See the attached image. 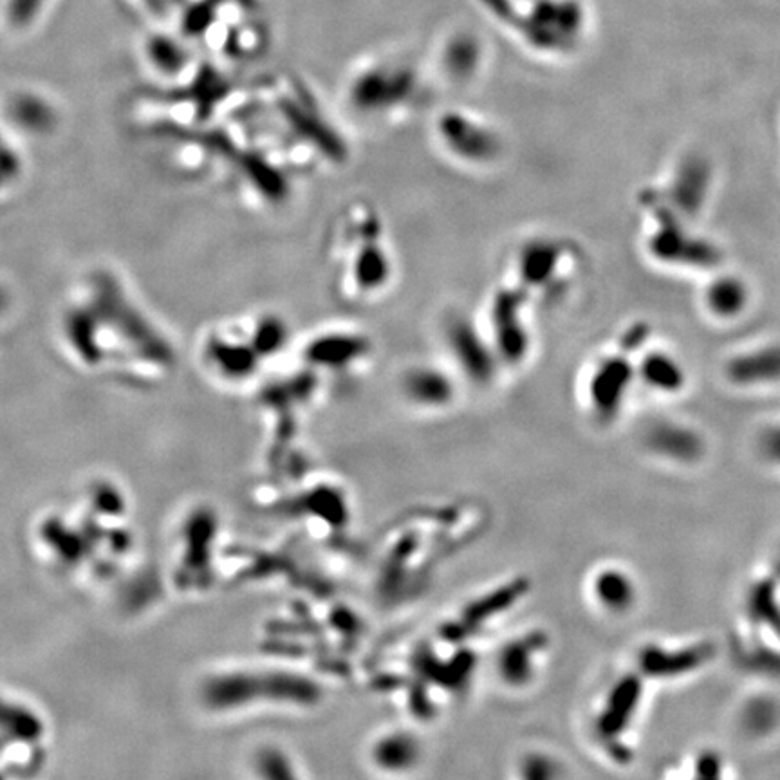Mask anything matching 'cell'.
Instances as JSON below:
<instances>
[{
  "mask_svg": "<svg viewBox=\"0 0 780 780\" xmlns=\"http://www.w3.org/2000/svg\"><path fill=\"white\" fill-rule=\"evenodd\" d=\"M258 769L264 776H269V778L294 776V773L291 771L289 758L278 749H265L264 753H260Z\"/></svg>",
  "mask_w": 780,
  "mask_h": 780,
  "instance_id": "25",
  "label": "cell"
},
{
  "mask_svg": "<svg viewBox=\"0 0 780 780\" xmlns=\"http://www.w3.org/2000/svg\"><path fill=\"white\" fill-rule=\"evenodd\" d=\"M551 758L542 755H531L522 762V776L525 778H551L558 775Z\"/></svg>",
  "mask_w": 780,
  "mask_h": 780,
  "instance_id": "26",
  "label": "cell"
},
{
  "mask_svg": "<svg viewBox=\"0 0 780 780\" xmlns=\"http://www.w3.org/2000/svg\"><path fill=\"white\" fill-rule=\"evenodd\" d=\"M482 61L480 42L466 32L451 36L441 52L442 74L453 83H466L475 78Z\"/></svg>",
  "mask_w": 780,
  "mask_h": 780,
  "instance_id": "15",
  "label": "cell"
},
{
  "mask_svg": "<svg viewBox=\"0 0 780 780\" xmlns=\"http://www.w3.org/2000/svg\"><path fill=\"white\" fill-rule=\"evenodd\" d=\"M655 218L657 226L648 237V249L654 258L690 267H715L719 264V249L708 240L690 235L684 218L672 208L664 206V213L655 211Z\"/></svg>",
  "mask_w": 780,
  "mask_h": 780,
  "instance_id": "8",
  "label": "cell"
},
{
  "mask_svg": "<svg viewBox=\"0 0 780 780\" xmlns=\"http://www.w3.org/2000/svg\"><path fill=\"white\" fill-rule=\"evenodd\" d=\"M636 376L652 390L663 394L679 392L684 386L686 374L675 356L666 350H648L636 365Z\"/></svg>",
  "mask_w": 780,
  "mask_h": 780,
  "instance_id": "16",
  "label": "cell"
},
{
  "mask_svg": "<svg viewBox=\"0 0 780 780\" xmlns=\"http://www.w3.org/2000/svg\"><path fill=\"white\" fill-rule=\"evenodd\" d=\"M728 377L737 385H764L780 381V345L746 350L729 359Z\"/></svg>",
  "mask_w": 780,
  "mask_h": 780,
  "instance_id": "14",
  "label": "cell"
},
{
  "mask_svg": "<svg viewBox=\"0 0 780 780\" xmlns=\"http://www.w3.org/2000/svg\"><path fill=\"white\" fill-rule=\"evenodd\" d=\"M715 766H717V758H715L713 755H706V757L699 762V767H701V771H702L704 776H715V773L711 771V767H715Z\"/></svg>",
  "mask_w": 780,
  "mask_h": 780,
  "instance_id": "28",
  "label": "cell"
},
{
  "mask_svg": "<svg viewBox=\"0 0 780 780\" xmlns=\"http://www.w3.org/2000/svg\"><path fill=\"white\" fill-rule=\"evenodd\" d=\"M403 397L422 410H439L453 403L457 383L450 370L430 361L410 365L399 377Z\"/></svg>",
  "mask_w": 780,
  "mask_h": 780,
  "instance_id": "11",
  "label": "cell"
},
{
  "mask_svg": "<svg viewBox=\"0 0 780 780\" xmlns=\"http://www.w3.org/2000/svg\"><path fill=\"white\" fill-rule=\"evenodd\" d=\"M760 446L764 450V453L773 459V460H780V424L771 426L760 441Z\"/></svg>",
  "mask_w": 780,
  "mask_h": 780,
  "instance_id": "27",
  "label": "cell"
},
{
  "mask_svg": "<svg viewBox=\"0 0 780 780\" xmlns=\"http://www.w3.org/2000/svg\"><path fill=\"white\" fill-rule=\"evenodd\" d=\"M247 338L260 358L278 356L291 343V325L278 312H262L255 318Z\"/></svg>",
  "mask_w": 780,
  "mask_h": 780,
  "instance_id": "20",
  "label": "cell"
},
{
  "mask_svg": "<svg viewBox=\"0 0 780 780\" xmlns=\"http://www.w3.org/2000/svg\"><path fill=\"white\" fill-rule=\"evenodd\" d=\"M636 379V365L621 354H610L594 365L587 383L589 403L603 419H612L625 403Z\"/></svg>",
  "mask_w": 780,
  "mask_h": 780,
  "instance_id": "10",
  "label": "cell"
},
{
  "mask_svg": "<svg viewBox=\"0 0 780 780\" xmlns=\"http://www.w3.org/2000/svg\"><path fill=\"white\" fill-rule=\"evenodd\" d=\"M419 740L406 731H392L381 735L372 746V760L386 771H406L419 760Z\"/></svg>",
  "mask_w": 780,
  "mask_h": 780,
  "instance_id": "18",
  "label": "cell"
},
{
  "mask_svg": "<svg viewBox=\"0 0 780 780\" xmlns=\"http://www.w3.org/2000/svg\"><path fill=\"white\" fill-rule=\"evenodd\" d=\"M531 303L533 298L511 282H502L488 296L478 323L502 367H516L531 354Z\"/></svg>",
  "mask_w": 780,
  "mask_h": 780,
  "instance_id": "3",
  "label": "cell"
},
{
  "mask_svg": "<svg viewBox=\"0 0 780 780\" xmlns=\"http://www.w3.org/2000/svg\"><path fill=\"white\" fill-rule=\"evenodd\" d=\"M572 249L552 235H533L524 238L511 253L509 280L533 300L560 294L569 282V262Z\"/></svg>",
  "mask_w": 780,
  "mask_h": 780,
  "instance_id": "5",
  "label": "cell"
},
{
  "mask_svg": "<svg viewBox=\"0 0 780 780\" xmlns=\"http://www.w3.org/2000/svg\"><path fill=\"white\" fill-rule=\"evenodd\" d=\"M433 137L442 153L469 168H488L504 153V137L486 117L460 107L437 114Z\"/></svg>",
  "mask_w": 780,
  "mask_h": 780,
  "instance_id": "4",
  "label": "cell"
},
{
  "mask_svg": "<svg viewBox=\"0 0 780 780\" xmlns=\"http://www.w3.org/2000/svg\"><path fill=\"white\" fill-rule=\"evenodd\" d=\"M648 444L655 451L679 460H692L701 451L699 437L692 430L673 422L655 424L648 433Z\"/></svg>",
  "mask_w": 780,
  "mask_h": 780,
  "instance_id": "21",
  "label": "cell"
},
{
  "mask_svg": "<svg viewBox=\"0 0 780 780\" xmlns=\"http://www.w3.org/2000/svg\"><path fill=\"white\" fill-rule=\"evenodd\" d=\"M710 646H695L681 652H663L661 648H646L641 654V668L648 675H677L701 666L708 661Z\"/></svg>",
  "mask_w": 780,
  "mask_h": 780,
  "instance_id": "19",
  "label": "cell"
},
{
  "mask_svg": "<svg viewBox=\"0 0 780 780\" xmlns=\"http://www.w3.org/2000/svg\"><path fill=\"white\" fill-rule=\"evenodd\" d=\"M441 341L453 368L473 385H489L502 367L478 318L451 309L439 325Z\"/></svg>",
  "mask_w": 780,
  "mask_h": 780,
  "instance_id": "6",
  "label": "cell"
},
{
  "mask_svg": "<svg viewBox=\"0 0 780 780\" xmlns=\"http://www.w3.org/2000/svg\"><path fill=\"white\" fill-rule=\"evenodd\" d=\"M751 291L748 283L729 273L713 276L702 291V305L717 320H735L749 307Z\"/></svg>",
  "mask_w": 780,
  "mask_h": 780,
  "instance_id": "13",
  "label": "cell"
},
{
  "mask_svg": "<svg viewBox=\"0 0 780 780\" xmlns=\"http://www.w3.org/2000/svg\"><path fill=\"white\" fill-rule=\"evenodd\" d=\"M778 710L773 701L769 699H753L749 706L744 710V724L753 733H764L767 731L775 720H776Z\"/></svg>",
  "mask_w": 780,
  "mask_h": 780,
  "instance_id": "24",
  "label": "cell"
},
{
  "mask_svg": "<svg viewBox=\"0 0 780 780\" xmlns=\"http://www.w3.org/2000/svg\"><path fill=\"white\" fill-rule=\"evenodd\" d=\"M639 695H641V684L637 677L628 675L621 679L608 693L603 713L598 719V726L601 733H605L607 737H614L619 731H623L630 722Z\"/></svg>",
  "mask_w": 780,
  "mask_h": 780,
  "instance_id": "17",
  "label": "cell"
},
{
  "mask_svg": "<svg viewBox=\"0 0 780 780\" xmlns=\"http://www.w3.org/2000/svg\"><path fill=\"white\" fill-rule=\"evenodd\" d=\"M330 256L334 283L347 300L377 298L395 276L383 222L368 204H352L336 218Z\"/></svg>",
  "mask_w": 780,
  "mask_h": 780,
  "instance_id": "1",
  "label": "cell"
},
{
  "mask_svg": "<svg viewBox=\"0 0 780 780\" xmlns=\"http://www.w3.org/2000/svg\"><path fill=\"white\" fill-rule=\"evenodd\" d=\"M511 25L536 49L547 52H565L572 49L583 27V13L574 2L547 0L536 4L524 18H515Z\"/></svg>",
  "mask_w": 780,
  "mask_h": 780,
  "instance_id": "7",
  "label": "cell"
},
{
  "mask_svg": "<svg viewBox=\"0 0 780 780\" xmlns=\"http://www.w3.org/2000/svg\"><path fill=\"white\" fill-rule=\"evenodd\" d=\"M422 78L404 60H381L356 70L345 87V103L365 119L388 121L412 110L422 98Z\"/></svg>",
  "mask_w": 780,
  "mask_h": 780,
  "instance_id": "2",
  "label": "cell"
},
{
  "mask_svg": "<svg viewBox=\"0 0 780 780\" xmlns=\"http://www.w3.org/2000/svg\"><path fill=\"white\" fill-rule=\"evenodd\" d=\"M370 352L372 343L361 330L325 329L307 339L302 358L314 368L339 372L361 365Z\"/></svg>",
  "mask_w": 780,
  "mask_h": 780,
  "instance_id": "9",
  "label": "cell"
},
{
  "mask_svg": "<svg viewBox=\"0 0 780 780\" xmlns=\"http://www.w3.org/2000/svg\"><path fill=\"white\" fill-rule=\"evenodd\" d=\"M711 188V170L702 157H684L672 177L668 197L672 209L686 218L697 215L708 200V191Z\"/></svg>",
  "mask_w": 780,
  "mask_h": 780,
  "instance_id": "12",
  "label": "cell"
},
{
  "mask_svg": "<svg viewBox=\"0 0 780 780\" xmlns=\"http://www.w3.org/2000/svg\"><path fill=\"white\" fill-rule=\"evenodd\" d=\"M540 637H522L516 641H511L500 650L498 655V672L504 681L522 686L527 681H531L533 675V655L542 646Z\"/></svg>",
  "mask_w": 780,
  "mask_h": 780,
  "instance_id": "22",
  "label": "cell"
},
{
  "mask_svg": "<svg viewBox=\"0 0 780 780\" xmlns=\"http://www.w3.org/2000/svg\"><path fill=\"white\" fill-rule=\"evenodd\" d=\"M594 594L605 608L616 612L628 608L636 598L634 583L625 572L618 569H605L596 576Z\"/></svg>",
  "mask_w": 780,
  "mask_h": 780,
  "instance_id": "23",
  "label": "cell"
}]
</instances>
